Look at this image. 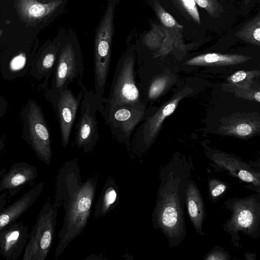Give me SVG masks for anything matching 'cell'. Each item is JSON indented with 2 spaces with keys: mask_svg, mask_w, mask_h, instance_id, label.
Masks as SVG:
<instances>
[{
  "mask_svg": "<svg viewBox=\"0 0 260 260\" xmlns=\"http://www.w3.org/2000/svg\"><path fill=\"white\" fill-rule=\"evenodd\" d=\"M98 177L92 176L82 182L77 158L66 161L58 170L55 181L53 205L63 207V223L58 234L54 258L63 252L71 242L79 236L88 223L95 198Z\"/></svg>",
  "mask_w": 260,
  "mask_h": 260,
  "instance_id": "6da1fadb",
  "label": "cell"
},
{
  "mask_svg": "<svg viewBox=\"0 0 260 260\" xmlns=\"http://www.w3.org/2000/svg\"><path fill=\"white\" fill-rule=\"evenodd\" d=\"M191 168L183 159H174L159 171L160 182L152 221L153 228L167 237L170 247H177L186 235L184 208Z\"/></svg>",
  "mask_w": 260,
  "mask_h": 260,
  "instance_id": "7a4b0ae2",
  "label": "cell"
},
{
  "mask_svg": "<svg viewBox=\"0 0 260 260\" xmlns=\"http://www.w3.org/2000/svg\"><path fill=\"white\" fill-rule=\"evenodd\" d=\"M231 215L223 225L224 230L237 241L238 233L257 239L260 230V194H252L243 198H234L225 202Z\"/></svg>",
  "mask_w": 260,
  "mask_h": 260,
  "instance_id": "3957f363",
  "label": "cell"
},
{
  "mask_svg": "<svg viewBox=\"0 0 260 260\" xmlns=\"http://www.w3.org/2000/svg\"><path fill=\"white\" fill-rule=\"evenodd\" d=\"M145 112V103L112 104L105 102L102 115L114 139L131 152L132 134L144 119Z\"/></svg>",
  "mask_w": 260,
  "mask_h": 260,
  "instance_id": "277c9868",
  "label": "cell"
},
{
  "mask_svg": "<svg viewBox=\"0 0 260 260\" xmlns=\"http://www.w3.org/2000/svg\"><path fill=\"white\" fill-rule=\"evenodd\" d=\"M78 85L83 90L80 105V116L75 126L74 143L76 147L84 152L93 151L99 140L96 112L101 114L104 110V98L95 95L92 90H87L82 80Z\"/></svg>",
  "mask_w": 260,
  "mask_h": 260,
  "instance_id": "5b68a950",
  "label": "cell"
},
{
  "mask_svg": "<svg viewBox=\"0 0 260 260\" xmlns=\"http://www.w3.org/2000/svg\"><path fill=\"white\" fill-rule=\"evenodd\" d=\"M57 214L58 209L48 199L29 232L23 260H46L54 240Z\"/></svg>",
  "mask_w": 260,
  "mask_h": 260,
  "instance_id": "8992f818",
  "label": "cell"
},
{
  "mask_svg": "<svg viewBox=\"0 0 260 260\" xmlns=\"http://www.w3.org/2000/svg\"><path fill=\"white\" fill-rule=\"evenodd\" d=\"M114 8L109 4L95 38L94 48V93L104 97L111 57Z\"/></svg>",
  "mask_w": 260,
  "mask_h": 260,
  "instance_id": "52a82bcc",
  "label": "cell"
},
{
  "mask_svg": "<svg viewBox=\"0 0 260 260\" xmlns=\"http://www.w3.org/2000/svg\"><path fill=\"white\" fill-rule=\"evenodd\" d=\"M136 55L133 50L127 51L118 61L109 94L104 103L112 104H135L145 103L135 79Z\"/></svg>",
  "mask_w": 260,
  "mask_h": 260,
  "instance_id": "ba28073f",
  "label": "cell"
},
{
  "mask_svg": "<svg viewBox=\"0 0 260 260\" xmlns=\"http://www.w3.org/2000/svg\"><path fill=\"white\" fill-rule=\"evenodd\" d=\"M84 72V64L79 52L70 42L64 45L59 50L54 72V95L69 87L75 79H81Z\"/></svg>",
  "mask_w": 260,
  "mask_h": 260,
  "instance_id": "9c48e42d",
  "label": "cell"
},
{
  "mask_svg": "<svg viewBox=\"0 0 260 260\" xmlns=\"http://www.w3.org/2000/svg\"><path fill=\"white\" fill-rule=\"evenodd\" d=\"M30 145L38 158L49 166L52 158L51 138L42 113L31 104L27 114Z\"/></svg>",
  "mask_w": 260,
  "mask_h": 260,
  "instance_id": "30bf717a",
  "label": "cell"
},
{
  "mask_svg": "<svg viewBox=\"0 0 260 260\" xmlns=\"http://www.w3.org/2000/svg\"><path fill=\"white\" fill-rule=\"evenodd\" d=\"M77 96L67 87L55 95V108L59 124L61 140L64 148L67 147L77 110L83 98V90Z\"/></svg>",
  "mask_w": 260,
  "mask_h": 260,
  "instance_id": "8fae6325",
  "label": "cell"
},
{
  "mask_svg": "<svg viewBox=\"0 0 260 260\" xmlns=\"http://www.w3.org/2000/svg\"><path fill=\"white\" fill-rule=\"evenodd\" d=\"M28 228L14 222L0 231V255L7 260L18 259L27 243Z\"/></svg>",
  "mask_w": 260,
  "mask_h": 260,
  "instance_id": "7c38bea8",
  "label": "cell"
},
{
  "mask_svg": "<svg viewBox=\"0 0 260 260\" xmlns=\"http://www.w3.org/2000/svg\"><path fill=\"white\" fill-rule=\"evenodd\" d=\"M38 175L34 166L26 162L14 163L0 179V193L7 190L13 197L25 185L33 183Z\"/></svg>",
  "mask_w": 260,
  "mask_h": 260,
  "instance_id": "4fadbf2b",
  "label": "cell"
},
{
  "mask_svg": "<svg viewBox=\"0 0 260 260\" xmlns=\"http://www.w3.org/2000/svg\"><path fill=\"white\" fill-rule=\"evenodd\" d=\"M44 186V182H39L13 203L5 207L0 212V231L15 222L37 201Z\"/></svg>",
  "mask_w": 260,
  "mask_h": 260,
  "instance_id": "5bb4252c",
  "label": "cell"
},
{
  "mask_svg": "<svg viewBox=\"0 0 260 260\" xmlns=\"http://www.w3.org/2000/svg\"><path fill=\"white\" fill-rule=\"evenodd\" d=\"M185 205L195 231L204 236L203 223L205 217L204 204L200 191L192 179L190 180L185 191Z\"/></svg>",
  "mask_w": 260,
  "mask_h": 260,
  "instance_id": "9a60e30c",
  "label": "cell"
},
{
  "mask_svg": "<svg viewBox=\"0 0 260 260\" xmlns=\"http://www.w3.org/2000/svg\"><path fill=\"white\" fill-rule=\"evenodd\" d=\"M62 3L61 0L48 3H40L38 0H18V12L24 21L37 23L49 16Z\"/></svg>",
  "mask_w": 260,
  "mask_h": 260,
  "instance_id": "2e32d148",
  "label": "cell"
},
{
  "mask_svg": "<svg viewBox=\"0 0 260 260\" xmlns=\"http://www.w3.org/2000/svg\"><path fill=\"white\" fill-rule=\"evenodd\" d=\"M212 160L218 166L224 168L230 171L232 175L237 176L243 181L251 183L259 188V173L248 164L239 159L223 155H215L212 156Z\"/></svg>",
  "mask_w": 260,
  "mask_h": 260,
  "instance_id": "e0dca14e",
  "label": "cell"
},
{
  "mask_svg": "<svg viewBox=\"0 0 260 260\" xmlns=\"http://www.w3.org/2000/svg\"><path fill=\"white\" fill-rule=\"evenodd\" d=\"M119 200V186L112 177H109L94 206V217L99 218L106 215L116 207Z\"/></svg>",
  "mask_w": 260,
  "mask_h": 260,
  "instance_id": "ac0fdd59",
  "label": "cell"
},
{
  "mask_svg": "<svg viewBox=\"0 0 260 260\" xmlns=\"http://www.w3.org/2000/svg\"><path fill=\"white\" fill-rule=\"evenodd\" d=\"M250 58L239 54L210 53L196 56L185 62L187 65L234 64L243 62Z\"/></svg>",
  "mask_w": 260,
  "mask_h": 260,
  "instance_id": "d6986e66",
  "label": "cell"
},
{
  "mask_svg": "<svg viewBox=\"0 0 260 260\" xmlns=\"http://www.w3.org/2000/svg\"><path fill=\"white\" fill-rule=\"evenodd\" d=\"M236 35L239 38L259 46L260 44V17L256 16L247 22Z\"/></svg>",
  "mask_w": 260,
  "mask_h": 260,
  "instance_id": "ffe728a7",
  "label": "cell"
},
{
  "mask_svg": "<svg viewBox=\"0 0 260 260\" xmlns=\"http://www.w3.org/2000/svg\"><path fill=\"white\" fill-rule=\"evenodd\" d=\"M167 84V80L163 77L153 79L147 88L146 95L149 100L157 98L164 91Z\"/></svg>",
  "mask_w": 260,
  "mask_h": 260,
  "instance_id": "44dd1931",
  "label": "cell"
},
{
  "mask_svg": "<svg viewBox=\"0 0 260 260\" xmlns=\"http://www.w3.org/2000/svg\"><path fill=\"white\" fill-rule=\"evenodd\" d=\"M156 13L161 23L168 27L183 28V26L178 24L173 16L166 11L157 1L154 2Z\"/></svg>",
  "mask_w": 260,
  "mask_h": 260,
  "instance_id": "7402d4cb",
  "label": "cell"
},
{
  "mask_svg": "<svg viewBox=\"0 0 260 260\" xmlns=\"http://www.w3.org/2000/svg\"><path fill=\"white\" fill-rule=\"evenodd\" d=\"M200 7L205 9L213 17H217L222 11V7L217 0H194Z\"/></svg>",
  "mask_w": 260,
  "mask_h": 260,
  "instance_id": "603a6c76",
  "label": "cell"
},
{
  "mask_svg": "<svg viewBox=\"0 0 260 260\" xmlns=\"http://www.w3.org/2000/svg\"><path fill=\"white\" fill-rule=\"evenodd\" d=\"M181 8L197 23L200 24L199 13L194 0H176Z\"/></svg>",
  "mask_w": 260,
  "mask_h": 260,
  "instance_id": "cb8c5ba5",
  "label": "cell"
},
{
  "mask_svg": "<svg viewBox=\"0 0 260 260\" xmlns=\"http://www.w3.org/2000/svg\"><path fill=\"white\" fill-rule=\"evenodd\" d=\"M57 49L53 47L44 55L42 60V70L44 72H49L53 69L57 57Z\"/></svg>",
  "mask_w": 260,
  "mask_h": 260,
  "instance_id": "d4e9b609",
  "label": "cell"
},
{
  "mask_svg": "<svg viewBox=\"0 0 260 260\" xmlns=\"http://www.w3.org/2000/svg\"><path fill=\"white\" fill-rule=\"evenodd\" d=\"M225 183L217 179H211L209 182V189L211 199L215 200L221 195L226 190Z\"/></svg>",
  "mask_w": 260,
  "mask_h": 260,
  "instance_id": "484cf974",
  "label": "cell"
},
{
  "mask_svg": "<svg viewBox=\"0 0 260 260\" xmlns=\"http://www.w3.org/2000/svg\"><path fill=\"white\" fill-rule=\"evenodd\" d=\"M230 255L227 252L222 250H214L211 251L205 258L206 259H229Z\"/></svg>",
  "mask_w": 260,
  "mask_h": 260,
  "instance_id": "4316f807",
  "label": "cell"
},
{
  "mask_svg": "<svg viewBox=\"0 0 260 260\" xmlns=\"http://www.w3.org/2000/svg\"><path fill=\"white\" fill-rule=\"evenodd\" d=\"M235 131L238 135L246 136L251 133L252 128L249 124L243 123L238 124L236 127Z\"/></svg>",
  "mask_w": 260,
  "mask_h": 260,
  "instance_id": "83f0119b",
  "label": "cell"
},
{
  "mask_svg": "<svg viewBox=\"0 0 260 260\" xmlns=\"http://www.w3.org/2000/svg\"><path fill=\"white\" fill-rule=\"evenodd\" d=\"M246 76V72L243 71H239L232 75L229 78V80L233 83H238L245 79Z\"/></svg>",
  "mask_w": 260,
  "mask_h": 260,
  "instance_id": "f1b7e54d",
  "label": "cell"
},
{
  "mask_svg": "<svg viewBox=\"0 0 260 260\" xmlns=\"http://www.w3.org/2000/svg\"><path fill=\"white\" fill-rule=\"evenodd\" d=\"M7 203L6 193H0V212L5 207Z\"/></svg>",
  "mask_w": 260,
  "mask_h": 260,
  "instance_id": "f546056e",
  "label": "cell"
},
{
  "mask_svg": "<svg viewBox=\"0 0 260 260\" xmlns=\"http://www.w3.org/2000/svg\"><path fill=\"white\" fill-rule=\"evenodd\" d=\"M105 259L102 255H95V254H91L86 258L84 259Z\"/></svg>",
  "mask_w": 260,
  "mask_h": 260,
  "instance_id": "4dcf8cb0",
  "label": "cell"
},
{
  "mask_svg": "<svg viewBox=\"0 0 260 260\" xmlns=\"http://www.w3.org/2000/svg\"><path fill=\"white\" fill-rule=\"evenodd\" d=\"M254 98L258 102H259L260 101V93L259 91L257 92L254 94Z\"/></svg>",
  "mask_w": 260,
  "mask_h": 260,
  "instance_id": "1f68e13d",
  "label": "cell"
},
{
  "mask_svg": "<svg viewBox=\"0 0 260 260\" xmlns=\"http://www.w3.org/2000/svg\"><path fill=\"white\" fill-rule=\"evenodd\" d=\"M5 172H6L5 168H3L0 169V179Z\"/></svg>",
  "mask_w": 260,
  "mask_h": 260,
  "instance_id": "d6a6232c",
  "label": "cell"
},
{
  "mask_svg": "<svg viewBox=\"0 0 260 260\" xmlns=\"http://www.w3.org/2000/svg\"><path fill=\"white\" fill-rule=\"evenodd\" d=\"M4 147V144L3 142L0 140V151L2 150Z\"/></svg>",
  "mask_w": 260,
  "mask_h": 260,
  "instance_id": "836d02e7",
  "label": "cell"
},
{
  "mask_svg": "<svg viewBox=\"0 0 260 260\" xmlns=\"http://www.w3.org/2000/svg\"><path fill=\"white\" fill-rule=\"evenodd\" d=\"M42 1H44V2H46V1H47L48 0H42Z\"/></svg>",
  "mask_w": 260,
  "mask_h": 260,
  "instance_id": "e575fe53",
  "label": "cell"
},
{
  "mask_svg": "<svg viewBox=\"0 0 260 260\" xmlns=\"http://www.w3.org/2000/svg\"><path fill=\"white\" fill-rule=\"evenodd\" d=\"M249 0H245V1L249 2Z\"/></svg>",
  "mask_w": 260,
  "mask_h": 260,
  "instance_id": "d590c367",
  "label": "cell"
},
{
  "mask_svg": "<svg viewBox=\"0 0 260 260\" xmlns=\"http://www.w3.org/2000/svg\"><path fill=\"white\" fill-rule=\"evenodd\" d=\"M1 106H0V110H1Z\"/></svg>",
  "mask_w": 260,
  "mask_h": 260,
  "instance_id": "8d00e7d4",
  "label": "cell"
}]
</instances>
